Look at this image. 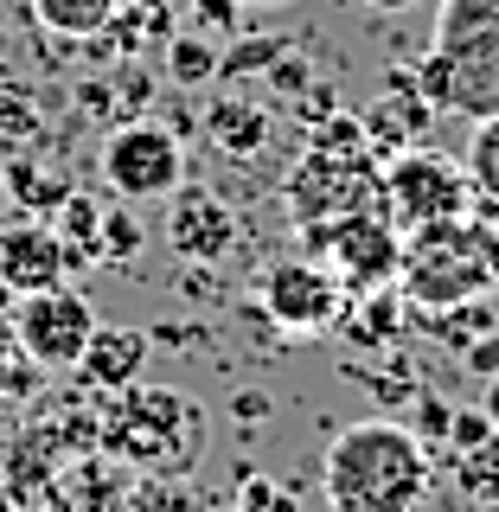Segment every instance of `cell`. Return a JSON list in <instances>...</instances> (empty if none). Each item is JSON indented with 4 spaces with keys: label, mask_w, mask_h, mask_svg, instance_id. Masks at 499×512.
<instances>
[{
    "label": "cell",
    "mask_w": 499,
    "mask_h": 512,
    "mask_svg": "<svg viewBox=\"0 0 499 512\" xmlns=\"http://www.w3.org/2000/svg\"><path fill=\"white\" fill-rule=\"evenodd\" d=\"M122 512H192V493L180 487V474H148V480H128Z\"/></svg>",
    "instance_id": "obj_25"
},
{
    "label": "cell",
    "mask_w": 499,
    "mask_h": 512,
    "mask_svg": "<svg viewBox=\"0 0 499 512\" xmlns=\"http://www.w3.org/2000/svg\"><path fill=\"white\" fill-rule=\"evenodd\" d=\"M90 333H96V308L71 282L20 295V308H13V340H20V352L39 365V372H77Z\"/></svg>",
    "instance_id": "obj_9"
},
{
    "label": "cell",
    "mask_w": 499,
    "mask_h": 512,
    "mask_svg": "<svg viewBox=\"0 0 499 512\" xmlns=\"http://www.w3.org/2000/svg\"><path fill=\"white\" fill-rule=\"evenodd\" d=\"M314 84V64L301 58V45H288V52L269 64V90H282V96H295V90H308Z\"/></svg>",
    "instance_id": "obj_31"
},
{
    "label": "cell",
    "mask_w": 499,
    "mask_h": 512,
    "mask_svg": "<svg viewBox=\"0 0 499 512\" xmlns=\"http://www.w3.org/2000/svg\"><path fill=\"white\" fill-rule=\"evenodd\" d=\"M480 410H487V416H493V423H499V378L487 384V404H480Z\"/></svg>",
    "instance_id": "obj_37"
},
{
    "label": "cell",
    "mask_w": 499,
    "mask_h": 512,
    "mask_svg": "<svg viewBox=\"0 0 499 512\" xmlns=\"http://www.w3.org/2000/svg\"><path fill=\"white\" fill-rule=\"evenodd\" d=\"M96 442L122 468L186 474L205 448V416L173 384H135V391H116V410L96 416Z\"/></svg>",
    "instance_id": "obj_3"
},
{
    "label": "cell",
    "mask_w": 499,
    "mask_h": 512,
    "mask_svg": "<svg viewBox=\"0 0 499 512\" xmlns=\"http://www.w3.org/2000/svg\"><path fill=\"white\" fill-rule=\"evenodd\" d=\"M231 512H301V500L282 487V480H269V474H244V480H237Z\"/></svg>",
    "instance_id": "obj_27"
},
{
    "label": "cell",
    "mask_w": 499,
    "mask_h": 512,
    "mask_svg": "<svg viewBox=\"0 0 499 512\" xmlns=\"http://www.w3.org/2000/svg\"><path fill=\"white\" fill-rule=\"evenodd\" d=\"M288 45H295V39H269V32H263V39H237L231 58H218V77H231V84H237L244 71H269V64H276Z\"/></svg>",
    "instance_id": "obj_28"
},
{
    "label": "cell",
    "mask_w": 499,
    "mask_h": 512,
    "mask_svg": "<svg viewBox=\"0 0 499 512\" xmlns=\"http://www.w3.org/2000/svg\"><path fill=\"white\" fill-rule=\"evenodd\" d=\"M416 90L436 116H499V0H442L436 39L416 58Z\"/></svg>",
    "instance_id": "obj_2"
},
{
    "label": "cell",
    "mask_w": 499,
    "mask_h": 512,
    "mask_svg": "<svg viewBox=\"0 0 499 512\" xmlns=\"http://www.w3.org/2000/svg\"><path fill=\"white\" fill-rule=\"evenodd\" d=\"M461 365H468V372H480V378H499V327L480 333V340L461 352Z\"/></svg>",
    "instance_id": "obj_33"
},
{
    "label": "cell",
    "mask_w": 499,
    "mask_h": 512,
    "mask_svg": "<svg viewBox=\"0 0 499 512\" xmlns=\"http://www.w3.org/2000/svg\"><path fill=\"white\" fill-rule=\"evenodd\" d=\"M288 212H295L301 231L327 218H352V212H384V160L308 148L288 173Z\"/></svg>",
    "instance_id": "obj_6"
},
{
    "label": "cell",
    "mask_w": 499,
    "mask_h": 512,
    "mask_svg": "<svg viewBox=\"0 0 499 512\" xmlns=\"http://www.w3.org/2000/svg\"><path fill=\"white\" fill-rule=\"evenodd\" d=\"M365 7H378V13H410L416 0H365Z\"/></svg>",
    "instance_id": "obj_36"
},
{
    "label": "cell",
    "mask_w": 499,
    "mask_h": 512,
    "mask_svg": "<svg viewBox=\"0 0 499 512\" xmlns=\"http://www.w3.org/2000/svg\"><path fill=\"white\" fill-rule=\"evenodd\" d=\"M0 180H7V192H13V205H26V212H45L52 218L64 199H71V173L58 167V160H32V154H13L7 167H0Z\"/></svg>",
    "instance_id": "obj_17"
},
{
    "label": "cell",
    "mask_w": 499,
    "mask_h": 512,
    "mask_svg": "<svg viewBox=\"0 0 499 512\" xmlns=\"http://www.w3.org/2000/svg\"><path fill=\"white\" fill-rule=\"evenodd\" d=\"M45 224L58 231V244H64V256H71L77 269H96V244H103V205H96L90 192H71V199H64Z\"/></svg>",
    "instance_id": "obj_19"
},
{
    "label": "cell",
    "mask_w": 499,
    "mask_h": 512,
    "mask_svg": "<svg viewBox=\"0 0 499 512\" xmlns=\"http://www.w3.org/2000/svg\"><path fill=\"white\" fill-rule=\"evenodd\" d=\"M365 141H372V154L378 160H391V154H404L416 148V141H429V122H436V109L423 103V90H416V64L404 71H384V96L372 109H365Z\"/></svg>",
    "instance_id": "obj_12"
},
{
    "label": "cell",
    "mask_w": 499,
    "mask_h": 512,
    "mask_svg": "<svg viewBox=\"0 0 499 512\" xmlns=\"http://www.w3.org/2000/svg\"><path fill=\"white\" fill-rule=\"evenodd\" d=\"M231 410H237V423H263V416H269V397L263 391H244Z\"/></svg>",
    "instance_id": "obj_34"
},
{
    "label": "cell",
    "mask_w": 499,
    "mask_h": 512,
    "mask_svg": "<svg viewBox=\"0 0 499 512\" xmlns=\"http://www.w3.org/2000/svg\"><path fill=\"white\" fill-rule=\"evenodd\" d=\"M160 52H167V77L180 90H199V84H212L218 77V39H205V32H173L167 45H160Z\"/></svg>",
    "instance_id": "obj_23"
},
{
    "label": "cell",
    "mask_w": 499,
    "mask_h": 512,
    "mask_svg": "<svg viewBox=\"0 0 499 512\" xmlns=\"http://www.w3.org/2000/svg\"><path fill=\"white\" fill-rule=\"evenodd\" d=\"M461 167H468V186H474V199L499 212V116L474 122V135H468V160H461Z\"/></svg>",
    "instance_id": "obj_24"
},
{
    "label": "cell",
    "mask_w": 499,
    "mask_h": 512,
    "mask_svg": "<svg viewBox=\"0 0 499 512\" xmlns=\"http://www.w3.org/2000/svg\"><path fill=\"white\" fill-rule=\"evenodd\" d=\"M480 250H487V282H493V295H499V224L480 231Z\"/></svg>",
    "instance_id": "obj_35"
},
{
    "label": "cell",
    "mask_w": 499,
    "mask_h": 512,
    "mask_svg": "<svg viewBox=\"0 0 499 512\" xmlns=\"http://www.w3.org/2000/svg\"><path fill=\"white\" fill-rule=\"evenodd\" d=\"M77 263L64 256L52 224H7L0 231V288L7 295H39V288L71 282Z\"/></svg>",
    "instance_id": "obj_13"
},
{
    "label": "cell",
    "mask_w": 499,
    "mask_h": 512,
    "mask_svg": "<svg viewBox=\"0 0 499 512\" xmlns=\"http://www.w3.org/2000/svg\"><path fill=\"white\" fill-rule=\"evenodd\" d=\"M423 327L436 333V340L448 352H468L480 333H493L499 327V295H480V301H461V308H448V314H423Z\"/></svg>",
    "instance_id": "obj_22"
},
{
    "label": "cell",
    "mask_w": 499,
    "mask_h": 512,
    "mask_svg": "<svg viewBox=\"0 0 499 512\" xmlns=\"http://www.w3.org/2000/svg\"><path fill=\"white\" fill-rule=\"evenodd\" d=\"M314 263H327L340 276L346 295H372V288L397 282V256H404V231L391 224V212H352V218H327L301 231Z\"/></svg>",
    "instance_id": "obj_7"
},
{
    "label": "cell",
    "mask_w": 499,
    "mask_h": 512,
    "mask_svg": "<svg viewBox=\"0 0 499 512\" xmlns=\"http://www.w3.org/2000/svg\"><path fill=\"white\" fill-rule=\"evenodd\" d=\"M448 474H455V493L468 506H499V423L487 442H474L468 455H448Z\"/></svg>",
    "instance_id": "obj_20"
},
{
    "label": "cell",
    "mask_w": 499,
    "mask_h": 512,
    "mask_svg": "<svg viewBox=\"0 0 499 512\" xmlns=\"http://www.w3.org/2000/svg\"><path fill=\"white\" fill-rule=\"evenodd\" d=\"M167 250L180 256V263H192V269H212V263H224V256L237 250V237H244V224H237V212L218 199L212 186H180L167 199Z\"/></svg>",
    "instance_id": "obj_11"
},
{
    "label": "cell",
    "mask_w": 499,
    "mask_h": 512,
    "mask_svg": "<svg viewBox=\"0 0 499 512\" xmlns=\"http://www.w3.org/2000/svg\"><path fill=\"white\" fill-rule=\"evenodd\" d=\"M148 359H154V333L141 327H109V320H96L84 359H77V378L90 384V391H135L141 378H148Z\"/></svg>",
    "instance_id": "obj_14"
},
{
    "label": "cell",
    "mask_w": 499,
    "mask_h": 512,
    "mask_svg": "<svg viewBox=\"0 0 499 512\" xmlns=\"http://www.w3.org/2000/svg\"><path fill=\"white\" fill-rule=\"evenodd\" d=\"M448 416H455V404H448V397H429V391L416 397V423H410V429H416V442H423L429 455L448 442Z\"/></svg>",
    "instance_id": "obj_30"
},
{
    "label": "cell",
    "mask_w": 499,
    "mask_h": 512,
    "mask_svg": "<svg viewBox=\"0 0 499 512\" xmlns=\"http://www.w3.org/2000/svg\"><path fill=\"white\" fill-rule=\"evenodd\" d=\"M480 231H487V224H474V218H442V224H423V231H404V256H397V295H404V308H410L416 320H423V314H448V308H461V301L493 295Z\"/></svg>",
    "instance_id": "obj_4"
},
{
    "label": "cell",
    "mask_w": 499,
    "mask_h": 512,
    "mask_svg": "<svg viewBox=\"0 0 499 512\" xmlns=\"http://www.w3.org/2000/svg\"><path fill=\"white\" fill-rule=\"evenodd\" d=\"M340 327H346L352 346H391L397 333H404V295H391V288L352 295L346 314H340Z\"/></svg>",
    "instance_id": "obj_18"
},
{
    "label": "cell",
    "mask_w": 499,
    "mask_h": 512,
    "mask_svg": "<svg viewBox=\"0 0 499 512\" xmlns=\"http://www.w3.org/2000/svg\"><path fill=\"white\" fill-rule=\"evenodd\" d=\"M384 212H391L397 231H423V224H442V218H474L468 167L436 154L429 141L391 154L384 160Z\"/></svg>",
    "instance_id": "obj_5"
},
{
    "label": "cell",
    "mask_w": 499,
    "mask_h": 512,
    "mask_svg": "<svg viewBox=\"0 0 499 512\" xmlns=\"http://www.w3.org/2000/svg\"><path fill=\"white\" fill-rule=\"evenodd\" d=\"M135 7H167V13H180V7H192V0H135Z\"/></svg>",
    "instance_id": "obj_38"
},
{
    "label": "cell",
    "mask_w": 499,
    "mask_h": 512,
    "mask_svg": "<svg viewBox=\"0 0 499 512\" xmlns=\"http://www.w3.org/2000/svg\"><path fill=\"white\" fill-rule=\"evenodd\" d=\"M122 0H32V13H39L45 32H58V39H96L109 20H116Z\"/></svg>",
    "instance_id": "obj_21"
},
{
    "label": "cell",
    "mask_w": 499,
    "mask_h": 512,
    "mask_svg": "<svg viewBox=\"0 0 499 512\" xmlns=\"http://www.w3.org/2000/svg\"><path fill=\"white\" fill-rule=\"evenodd\" d=\"M436 487V455L416 442L410 423L372 416L333 436L320 461V493L333 512H423Z\"/></svg>",
    "instance_id": "obj_1"
},
{
    "label": "cell",
    "mask_w": 499,
    "mask_h": 512,
    "mask_svg": "<svg viewBox=\"0 0 499 512\" xmlns=\"http://www.w3.org/2000/svg\"><path fill=\"white\" fill-rule=\"evenodd\" d=\"M237 7L244 0H192V20H199L205 39H224V32H237Z\"/></svg>",
    "instance_id": "obj_32"
},
{
    "label": "cell",
    "mask_w": 499,
    "mask_h": 512,
    "mask_svg": "<svg viewBox=\"0 0 499 512\" xmlns=\"http://www.w3.org/2000/svg\"><path fill=\"white\" fill-rule=\"evenodd\" d=\"M493 436V416L480 410V404H455V416H448V442H442V455H468L474 442H487Z\"/></svg>",
    "instance_id": "obj_29"
},
{
    "label": "cell",
    "mask_w": 499,
    "mask_h": 512,
    "mask_svg": "<svg viewBox=\"0 0 499 512\" xmlns=\"http://www.w3.org/2000/svg\"><path fill=\"white\" fill-rule=\"evenodd\" d=\"M346 288L327 263H314L308 250L301 256H282V263L263 269V288H256V314H269L282 333H327L340 327L346 314Z\"/></svg>",
    "instance_id": "obj_10"
},
{
    "label": "cell",
    "mask_w": 499,
    "mask_h": 512,
    "mask_svg": "<svg viewBox=\"0 0 499 512\" xmlns=\"http://www.w3.org/2000/svg\"><path fill=\"white\" fill-rule=\"evenodd\" d=\"M128 474L109 455H71L45 480V512H122Z\"/></svg>",
    "instance_id": "obj_15"
},
{
    "label": "cell",
    "mask_w": 499,
    "mask_h": 512,
    "mask_svg": "<svg viewBox=\"0 0 499 512\" xmlns=\"http://www.w3.org/2000/svg\"><path fill=\"white\" fill-rule=\"evenodd\" d=\"M269 135H276V116H269L263 103H250V96L224 90L212 109H205V141L224 154V160H256L269 148Z\"/></svg>",
    "instance_id": "obj_16"
},
{
    "label": "cell",
    "mask_w": 499,
    "mask_h": 512,
    "mask_svg": "<svg viewBox=\"0 0 499 512\" xmlns=\"http://www.w3.org/2000/svg\"><path fill=\"white\" fill-rule=\"evenodd\" d=\"M250 7H282V0H250Z\"/></svg>",
    "instance_id": "obj_39"
},
{
    "label": "cell",
    "mask_w": 499,
    "mask_h": 512,
    "mask_svg": "<svg viewBox=\"0 0 499 512\" xmlns=\"http://www.w3.org/2000/svg\"><path fill=\"white\" fill-rule=\"evenodd\" d=\"M141 256V224L128 205H103V244H96V263H128Z\"/></svg>",
    "instance_id": "obj_26"
},
{
    "label": "cell",
    "mask_w": 499,
    "mask_h": 512,
    "mask_svg": "<svg viewBox=\"0 0 499 512\" xmlns=\"http://www.w3.org/2000/svg\"><path fill=\"white\" fill-rule=\"evenodd\" d=\"M103 180L128 205L173 199V192L186 186V148H180V135L160 128V122H148V116L109 128V141H103Z\"/></svg>",
    "instance_id": "obj_8"
}]
</instances>
